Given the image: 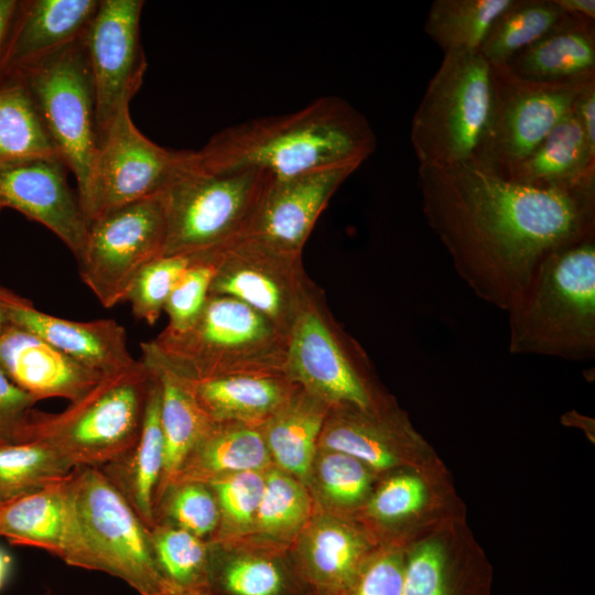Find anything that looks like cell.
<instances>
[{
    "mask_svg": "<svg viewBox=\"0 0 595 595\" xmlns=\"http://www.w3.org/2000/svg\"><path fill=\"white\" fill-rule=\"evenodd\" d=\"M418 174L429 227L463 282L497 309L509 307L550 251L595 234V182L530 186L473 161Z\"/></svg>",
    "mask_w": 595,
    "mask_h": 595,
    "instance_id": "1",
    "label": "cell"
},
{
    "mask_svg": "<svg viewBox=\"0 0 595 595\" xmlns=\"http://www.w3.org/2000/svg\"><path fill=\"white\" fill-rule=\"evenodd\" d=\"M376 147L367 118L347 100L325 96L288 115L225 128L192 155L209 170L257 169L289 177L332 165H360Z\"/></svg>",
    "mask_w": 595,
    "mask_h": 595,
    "instance_id": "2",
    "label": "cell"
},
{
    "mask_svg": "<svg viewBox=\"0 0 595 595\" xmlns=\"http://www.w3.org/2000/svg\"><path fill=\"white\" fill-rule=\"evenodd\" d=\"M506 312L511 354L594 359L595 234L550 251Z\"/></svg>",
    "mask_w": 595,
    "mask_h": 595,
    "instance_id": "3",
    "label": "cell"
},
{
    "mask_svg": "<svg viewBox=\"0 0 595 595\" xmlns=\"http://www.w3.org/2000/svg\"><path fill=\"white\" fill-rule=\"evenodd\" d=\"M71 517L61 559L118 577L139 595H171L150 529L97 467L71 473Z\"/></svg>",
    "mask_w": 595,
    "mask_h": 595,
    "instance_id": "4",
    "label": "cell"
},
{
    "mask_svg": "<svg viewBox=\"0 0 595 595\" xmlns=\"http://www.w3.org/2000/svg\"><path fill=\"white\" fill-rule=\"evenodd\" d=\"M141 347L175 375L194 382L238 374H284L288 337L247 304L209 294L190 327H165Z\"/></svg>",
    "mask_w": 595,
    "mask_h": 595,
    "instance_id": "5",
    "label": "cell"
},
{
    "mask_svg": "<svg viewBox=\"0 0 595 595\" xmlns=\"http://www.w3.org/2000/svg\"><path fill=\"white\" fill-rule=\"evenodd\" d=\"M153 375L140 359L104 375L84 396L57 413L32 411L22 440H40L73 468L101 467L138 440Z\"/></svg>",
    "mask_w": 595,
    "mask_h": 595,
    "instance_id": "6",
    "label": "cell"
},
{
    "mask_svg": "<svg viewBox=\"0 0 595 595\" xmlns=\"http://www.w3.org/2000/svg\"><path fill=\"white\" fill-rule=\"evenodd\" d=\"M271 175L257 169L215 171L184 161L161 193L165 256H209L247 236Z\"/></svg>",
    "mask_w": 595,
    "mask_h": 595,
    "instance_id": "7",
    "label": "cell"
},
{
    "mask_svg": "<svg viewBox=\"0 0 595 595\" xmlns=\"http://www.w3.org/2000/svg\"><path fill=\"white\" fill-rule=\"evenodd\" d=\"M493 100V67L479 53L444 54L412 118L419 166L472 161L487 132Z\"/></svg>",
    "mask_w": 595,
    "mask_h": 595,
    "instance_id": "8",
    "label": "cell"
},
{
    "mask_svg": "<svg viewBox=\"0 0 595 595\" xmlns=\"http://www.w3.org/2000/svg\"><path fill=\"white\" fill-rule=\"evenodd\" d=\"M17 72L82 196L98 150L96 100L83 37Z\"/></svg>",
    "mask_w": 595,
    "mask_h": 595,
    "instance_id": "9",
    "label": "cell"
},
{
    "mask_svg": "<svg viewBox=\"0 0 595 595\" xmlns=\"http://www.w3.org/2000/svg\"><path fill=\"white\" fill-rule=\"evenodd\" d=\"M369 358L328 311L317 290L288 335L284 374L331 407L377 408L369 380Z\"/></svg>",
    "mask_w": 595,
    "mask_h": 595,
    "instance_id": "10",
    "label": "cell"
},
{
    "mask_svg": "<svg viewBox=\"0 0 595 595\" xmlns=\"http://www.w3.org/2000/svg\"><path fill=\"white\" fill-rule=\"evenodd\" d=\"M166 220L162 195L111 209L88 224L77 258L82 281L99 303L125 302L140 272L164 256Z\"/></svg>",
    "mask_w": 595,
    "mask_h": 595,
    "instance_id": "11",
    "label": "cell"
},
{
    "mask_svg": "<svg viewBox=\"0 0 595 595\" xmlns=\"http://www.w3.org/2000/svg\"><path fill=\"white\" fill-rule=\"evenodd\" d=\"M491 67V117L485 138L472 161L505 176L572 111L581 90L595 77L541 83L519 77L506 64Z\"/></svg>",
    "mask_w": 595,
    "mask_h": 595,
    "instance_id": "12",
    "label": "cell"
},
{
    "mask_svg": "<svg viewBox=\"0 0 595 595\" xmlns=\"http://www.w3.org/2000/svg\"><path fill=\"white\" fill-rule=\"evenodd\" d=\"M300 252L245 236L209 255L214 277L209 294L234 298L272 322L286 337L317 288Z\"/></svg>",
    "mask_w": 595,
    "mask_h": 595,
    "instance_id": "13",
    "label": "cell"
},
{
    "mask_svg": "<svg viewBox=\"0 0 595 595\" xmlns=\"http://www.w3.org/2000/svg\"><path fill=\"white\" fill-rule=\"evenodd\" d=\"M186 151L165 149L142 134L129 108L101 137L88 186L78 197L88 224L117 207L161 194Z\"/></svg>",
    "mask_w": 595,
    "mask_h": 595,
    "instance_id": "14",
    "label": "cell"
},
{
    "mask_svg": "<svg viewBox=\"0 0 595 595\" xmlns=\"http://www.w3.org/2000/svg\"><path fill=\"white\" fill-rule=\"evenodd\" d=\"M142 0H100L83 45L90 69L98 144L142 85L147 58L140 41Z\"/></svg>",
    "mask_w": 595,
    "mask_h": 595,
    "instance_id": "15",
    "label": "cell"
},
{
    "mask_svg": "<svg viewBox=\"0 0 595 595\" xmlns=\"http://www.w3.org/2000/svg\"><path fill=\"white\" fill-rule=\"evenodd\" d=\"M57 158L0 161V210L12 208L50 229L77 259L88 221Z\"/></svg>",
    "mask_w": 595,
    "mask_h": 595,
    "instance_id": "16",
    "label": "cell"
},
{
    "mask_svg": "<svg viewBox=\"0 0 595 595\" xmlns=\"http://www.w3.org/2000/svg\"><path fill=\"white\" fill-rule=\"evenodd\" d=\"M359 164L326 166L289 177H272L247 236L302 253L328 201Z\"/></svg>",
    "mask_w": 595,
    "mask_h": 595,
    "instance_id": "17",
    "label": "cell"
},
{
    "mask_svg": "<svg viewBox=\"0 0 595 595\" xmlns=\"http://www.w3.org/2000/svg\"><path fill=\"white\" fill-rule=\"evenodd\" d=\"M7 323L30 332L86 367L109 375L134 365L126 329L112 318L72 321L42 312L22 296L0 288Z\"/></svg>",
    "mask_w": 595,
    "mask_h": 595,
    "instance_id": "18",
    "label": "cell"
},
{
    "mask_svg": "<svg viewBox=\"0 0 595 595\" xmlns=\"http://www.w3.org/2000/svg\"><path fill=\"white\" fill-rule=\"evenodd\" d=\"M0 368L37 402L75 401L104 376L12 324L0 333Z\"/></svg>",
    "mask_w": 595,
    "mask_h": 595,
    "instance_id": "19",
    "label": "cell"
},
{
    "mask_svg": "<svg viewBox=\"0 0 595 595\" xmlns=\"http://www.w3.org/2000/svg\"><path fill=\"white\" fill-rule=\"evenodd\" d=\"M100 0H19L0 74L39 61L80 40Z\"/></svg>",
    "mask_w": 595,
    "mask_h": 595,
    "instance_id": "20",
    "label": "cell"
},
{
    "mask_svg": "<svg viewBox=\"0 0 595 595\" xmlns=\"http://www.w3.org/2000/svg\"><path fill=\"white\" fill-rule=\"evenodd\" d=\"M187 381V380H186ZM213 422L262 425L290 398L296 383L285 374L257 372L188 381Z\"/></svg>",
    "mask_w": 595,
    "mask_h": 595,
    "instance_id": "21",
    "label": "cell"
},
{
    "mask_svg": "<svg viewBox=\"0 0 595 595\" xmlns=\"http://www.w3.org/2000/svg\"><path fill=\"white\" fill-rule=\"evenodd\" d=\"M160 404V386L153 375V385L137 442L121 456L99 467L149 529L154 526V500L164 466Z\"/></svg>",
    "mask_w": 595,
    "mask_h": 595,
    "instance_id": "22",
    "label": "cell"
},
{
    "mask_svg": "<svg viewBox=\"0 0 595 595\" xmlns=\"http://www.w3.org/2000/svg\"><path fill=\"white\" fill-rule=\"evenodd\" d=\"M524 79L541 83L595 77V23L566 18L506 64Z\"/></svg>",
    "mask_w": 595,
    "mask_h": 595,
    "instance_id": "23",
    "label": "cell"
},
{
    "mask_svg": "<svg viewBox=\"0 0 595 595\" xmlns=\"http://www.w3.org/2000/svg\"><path fill=\"white\" fill-rule=\"evenodd\" d=\"M141 360L156 378L161 394L160 419L164 440V466L155 494L156 499L175 479L186 457L213 421L197 403L188 381L166 368L145 348L141 347Z\"/></svg>",
    "mask_w": 595,
    "mask_h": 595,
    "instance_id": "24",
    "label": "cell"
},
{
    "mask_svg": "<svg viewBox=\"0 0 595 595\" xmlns=\"http://www.w3.org/2000/svg\"><path fill=\"white\" fill-rule=\"evenodd\" d=\"M71 473L0 505V536L61 558L71 517Z\"/></svg>",
    "mask_w": 595,
    "mask_h": 595,
    "instance_id": "25",
    "label": "cell"
},
{
    "mask_svg": "<svg viewBox=\"0 0 595 595\" xmlns=\"http://www.w3.org/2000/svg\"><path fill=\"white\" fill-rule=\"evenodd\" d=\"M537 187H572L595 182V152L572 111L505 176Z\"/></svg>",
    "mask_w": 595,
    "mask_h": 595,
    "instance_id": "26",
    "label": "cell"
},
{
    "mask_svg": "<svg viewBox=\"0 0 595 595\" xmlns=\"http://www.w3.org/2000/svg\"><path fill=\"white\" fill-rule=\"evenodd\" d=\"M329 407L296 386L288 401L262 425L270 453L281 469L306 482Z\"/></svg>",
    "mask_w": 595,
    "mask_h": 595,
    "instance_id": "27",
    "label": "cell"
},
{
    "mask_svg": "<svg viewBox=\"0 0 595 595\" xmlns=\"http://www.w3.org/2000/svg\"><path fill=\"white\" fill-rule=\"evenodd\" d=\"M270 457L261 425L213 422L174 480L208 483L232 473L262 470Z\"/></svg>",
    "mask_w": 595,
    "mask_h": 595,
    "instance_id": "28",
    "label": "cell"
},
{
    "mask_svg": "<svg viewBox=\"0 0 595 595\" xmlns=\"http://www.w3.org/2000/svg\"><path fill=\"white\" fill-rule=\"evenodd\" d=\"M396 429L397 422L383 416L378 408L331 407L317 450L340 452L376 469H387L397 463Z\"/></svg>",
    "mask_w": 595,
    "mask_h": 595,
    "instance_id": "29",
    "label": "cell"
},
{
    "mask_svg": "<svg viewBox=\"0 0 595 595\" xmlns=\"http://www.w3.org/2000/svg\"><path fill=\"white\" fill-rule=\"evenodd\" d=\"M306 574L324 595L347 594L358 572L364 551L359 534L333 518L313 522L303 540Z\"/></svg>",
    "mask_w": 595,
    "mask_h": 595,
    "instance_id": "30",
    "label": "cell"
},
{
    "mask_svg": "<svg viewBox=\"0 0 595 595\" xmlns=\"http://www.w3.org/2000/svg\"><path fill=\"white\" fill-rule=\"evenodd\" d=\"M31 158L60 159L21 75L17 72L2 73L0 161Z\"/></svg>",
    "mask_w": 595,
    "mask_h": 595,
    "instance_id": "31",
    "label": "cell"
},
{
    "mask_svg": "<svg viewBox=\"0 0 595 595\" xmlns=\"http://www.w3.org/2000/svg\"><path fill=\"white\" fill-rule=\"evenodd\" d=\"M512 0H434L424 32L446 53H479L494 23Z\"/></svg>",
    "mask_w": 595,
    "mask_h": 595,
    "instance_id": "32",
    "label": "cell"
},
{
    "mask_svg": "<svg viewBox=\"0 0 595 595\" xmlns=\"http://www.w3.org/2000/svg\"><path fill=\"white\" fill-rule=\"evenodd\" d=\"M158 569L171 595H209V547L180 528L150 529Z\"/></svg>",
    "mask_w": 595,
    "mask_h": 595,
    "instance_id": "33",
    "label": "cell"
},
{
    "mask_svg": "<svg viewBox=\"0 0 595 595\" xmlns=\"http://www.w3.org/2000/svg\"><path fill=\"white\" fill-rule=\"evenodd\" d=\"M565 18L554 0H512L494 23L479 54L490 65L507 64Z\"/></svg>",
    "mask_w": 595,
    "mask_h": 595,
    "instance_id": "34",
    "label": "cell"
},
{
    "mask_svg": "<svg viewBox=\"0 0 595 595\" xmlns=\"http://www.w3.org/2000/svg\"><path fill=\"white\" fill-rule=\"evenodd\" d=\"M73 469L40 440L0 442V505L62 479Z\"/></svg>",
    "mask_w": 595,
    "mask_h": 595,
    "instance_id": "35",
    "label": "cell"
},
{
    "mask_svg": "<svg viewBox=\"0 0 595 595\" xmlns=\"http://www.w3.org/2000/svg\"><path fill=\"white\" fill-rule=\"evenodd\" d=\"M219 522L218 504L207 483L174 480L154 501V524L180 528L205 540Z\"/></svg>",
    "mask_w": 595,
    "mask_h": 595,
    "instance_id": "36",
    "label": "cell"
},
{
    "mask_svg": "<svg viewBox=\"0 0 595 595\" xmlns=\"http://www.w3.org/2000/svg\"><path fill=\"white\" fill-rule=\"evenodd\" d=\"M311 512V499L300 480L283 470L266 474L263 496L253 527L270 538L288 540L305 524Z\"/></svg>",
    "mask_w": 595,
    "mask_h": 595,
    "instance_id": "37",
    "label": "cell"
},
{
    "mask_svg": "<svg viewBox=\"0 0 595 595\" xmlns=\"http://www.w3.org/2000/svg\"><path fill=\"white\" fill-rule=\"evenodd\" d=\"M192 260L193 258L188 256L164 255L149 263L126 296L125 302L130 303L134 317L153 325Z\"/></svg>",
    "mask_w": 595,
    "mask_h": 595,
    "instance_id": "38",
    "label": "cell"
},
{
    "mask_svg": "<svg viewBox=\"0 0 595 595\" xmlns=\"http://www.w3.org/2000/svg\"><path fill=\"white\" fill-rule=\"evenodd\" d=\"M285 581L281 569L261 556H240L219 569L209 566V595H282Z\"/></svg>",
    "mask_w": 595,
    "mask_h": 595,
    "instance_id": "39",
    "label": "cell"
},
{
    "mask_svg": "<svg viewBox=\"0 0 595 595\" xmlns=\"http://www.w3.org/2000/svg\"><path fill=\"white\" fill-rule=\"evenodd\" d=\"M207 484L216 497L225 530L244 531L253 526L264 491L266 474L261 470L232 473Z\"/></svg>",
    "mask_w": 595,
    "mask_h": 595,
    "instance_id": "40",
    "label": "cell"
},
{
    "mask_svg": "<svg viewBox=\"0 0 595 595\" xmlns=\"http://www.w3.org/2000/svg\"><path fill=\"white\" fill-rule=\"evenodd\" d=\"M192 258L191 264L174 286L164 306L169 317L166 328L172 331L190 327L209 298L214 263L208 257Z\"/></svg>",
    "mask_w": 595,
    "mask_h": 595,
    "instance_id": "41",
    "label": "cell"
},
{
    "mask_svg": "<svg viewBox=\"0 0 595 595\" xmlns=\"http://www.w3.org/2000/svg\"><path fill=\"white\" fill-rule=\"evenodd\" d=\"M318 451L316 475L324 494L340 505L359 501L369 487L366 465L340 452Z\"/></svg>",
    "mask_w": 595,
    "mask_h": 595,
    "instance_id": "42",
    "label": "cell"
},
{
    "mask_svg": "<svg viewBox=\"0 0 595 595\" xmlns=\"http://www.w3.org/2000/svg\"><path fill=\"white\" fill-rule=\"evenodd\" d=\"M424 485L419 478L396 476L376 493L370 511L380 519H398L416 511L424 502Z\"/></svg>",
    "mask_w": 595,
    "mask_h": 595,
    "instance_id": "43",
    "label": "cell"
},
{
    "mask_svg": "<svg viewBox=\"0 0 595 595\" xmlns=\"http://www.w3.org/2000/svg\"><path fill=\"white\" fill-rule=\"evenodd\" d=\"M401 595H445L443 558L436 544H424L411 555Z\"/></svg>",
    "mask_w": 595,
    "mask_h": 595,
    "instance_id": "44",
    "label": "cell"
},
{
    "mask_svg": "<svg viewBox=\"0 0 595 595\" xmlns=\"http://www.w3.org/2000/svg\"><path fill=\"white\" fill-rule=\"evenodd\" d=\"M36 402L0 368V442L21 440Z\"/></svg>",
    "mask_w": 595,
    "mask_h": 595,
    "instance_id": "45",
    "label": "cell"
},
{
    "mask_svg": "<svg viewBox=\"0 0 595 595\" xmlns=\"http://www.w3.org/2000/svg\"><path fill=\"white\" fill-rule=\"evenodd\" d=\"M404 566L394 554L378 556L359 570L348 595H401Z\"/></svg>",
    "mask_w": 595,
    "mask_h": 595,
    "instance_id": "46",
    "label": "cell"
},
{
    "mask_svg": "<svg viewBox=\"0 0 595 595\" xmlns=\"http://www.w3.org/2000/svg\"><path fill=\"white\" fill-rule=\"evenodd\" d=\"M573 112L589 149L595 152V79L581 90L574 101Z\"/></svg>",
    "mask_w": 595,
    "mask_h": 595,
    "instance_id": "47",
    "label": "cell"
},
{
    "mask_svg": "<svg viewBox=\"0 0 595 595\" xmlns=\"http://www.w3.org/2000/svg\"><path fill=\"white\" fill-rule=\"evenodd\" d=\"M555 3L570 17L595 21L594 0H554Z\"/></svg>",
    "mask_w": 595,
    "mask_h": 595,
    "instance_id": "48",
    "label": "cell"
},
{
    "mask_svg": "<svg viewBox=\"0 0 595 595\" xmlns=\"http://www.w3.org/2000/svg\"><path fill=\"white\" fill-rule=\"evenodd\" d=\"M19 0H0V63Z\"/></svg>",
    "mask_w": 595,
    "mask_h": 595,
    "instance_id": "49",
    "label": "cell"
},
{
    "mask_svg": "<svg viewBox=\"0 0 595 595\" xmlns=\"http://www.w3.org/2000/svg\"><path fill=\"white\" fill-rule=\"evenodd\" d=\"M12 566L11 556L0 548V589L4 586Z\"/></svg>",
    "mask_w": 595,
    "mask_h": 595,
    "instance_id": "50",
    "label": "cell"
},
{
    "mask_svg": "<svg viewBox=\"0 0 595 595\" xmlns=\"http://www.w3.org/2000/svg\"><path fill=\"white\" fill-rule=\"evenodd\" d=\"M7 324L8 323H7L6 316L3 314L2 306L0 304V333L3 331V328L6 327Z\"/></svg>",
    "mask_w": 595,
    "mask_h": 595,
    "instance_id": "51",
    "label": "cell"
},
{
    "mask_svg": "<svg viewBox=\"0 0 595 595\" xmlns=\"http://www.w3.org/2000/svg\"><path fill=\"white\" fill-rule=\"evenodd\" d=\"M1 537V536H0Z\"/></svg>",
    "mask_w": 595,
    "mask_h": 595,
    "instance_id": "52",
    "label": "cell"
}]
</instances>
